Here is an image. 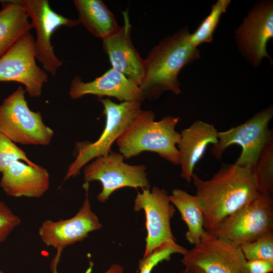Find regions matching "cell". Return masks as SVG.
Listing matches in <instances>:
<instances>
[{
	"mask_svg": "<svg viewBox=\"0 0 273 273\" xmlns=\"http://www.w3.org/2000/svg\"><path fill=\"white\" fill-rule=\"evenodd\" d=\"M192 180L203 212L204 229L207 231L215 228L259 193L252 170L235 164L221 167L208 180L194 173Z\"/></svg>",
	"mask_w": 273,
	"mask_h": 273,
	"instance_id": "6da1fadb",
	"label": "cell"
},
{
	"mask_svg": "<svg viewBox=\"0 0 273 273\" xmlns=\"http://www.w3.org/2000/svg\"><path fill=\"white\" fill-rule=\"evenodd\" d=\"M185 27L163 39L144 59V74L139 87L145 99L156 100L166 91L181 93L178 75L182 68L200 58Z\"/></svg>",
	"mask_w": 273,
	"mask_h": 273,
	"instance_id": "7a4b0ae2",
	"label": "cell"
},
{
	"mask_svg": "<svg viewBox=\"0 0 273 273\" xmlns=\"http://www.w3.org/2000/svg\"><path fill=\"white\" fill-rule=\"evenodd\" d=\"M180 120L168 115L155 121L153 112L142 110L116 141L119 153L128 159L149 151L173 165H179L177 144L180 134L175 127Z\"/></svg>",
	"mask_w": 273,
	"mask_h": 273,
	"instance_id": "3957f363",
	"label": "cell"
},
{
	"mask_svg": "<svg viewBox=\"0 0 273 273\" xmlns=\"http://www.w3.org/2000/svg\"><path fill=\"white\" fill-rule=\"evenodd\" d=\"M103 106L105 124L100 137L94 142L85 141L75 143V159L69 165L64 180L74 177L90 161L107 155L114 142L125 132L142 111L141 102L129 101L116 103L109 98L99 99Z\"/></svg>",
	"mask_w": 273,
	"mask_h": 273,
	"instance_id": "277c9868",
	"label": "cell"
},
{
	"mask_svg": "<svg viewBox=\"0 0 273 273\" xmlns=\"http://www.w3.org/2000/svg\"><path fill=\"white\" fill-rule=\"evenodd\" d=\"M25 93L19 85L0 105V132L15 144L48 146L54 131L44 124L39 111L30 109Z\"/></svg>",
	"mask_w": 273,
	"mask_h": 273,
	"instance_id": "5b68a950",
	"label": "cell"
},
{
	"mask_svg": "<svg viewBox=\"0 0 273 273\" xmlns=\"http://www.w3.org/2000/svg\"><path fill=\"white\" fill-rule=\"evenodd\" d=\"M208 232L238 246L273 232L271 196L259 192L244 207Z\"/></svg>",
	"mask_w": 273,
	"mask_h": 273,
	"instance_id": "8992f818",
	"label": "cell"
},
{
	"mask_svg": "<svg viewBox=\"0 0 273 273\" xmlns=\"http://www.w3.org/2000/svg\"><path fill=\"white\" fill-rule=\"evenodd\" d=\"M272 117L273 108L270 106L244 123L227 130L218 132V142L212 147V154L216 159H220L229 147L239 145L241 153L234 164L252 169L263 149L273 139L272 132L269 128Z\"/></svg>",
	"mask_w": 273,
	"mask_h": 273,
	"instance_id": "52a82bcc",
	"label": "cell"
},
{
	"mask_svg": "<svg viewBox=\"0 0 273 273\" xmlns=\"http://www.w3.org/2000/svg\"><path fill=\"white\" fill-rule=\"evenodd\" d=\"M120 153L111 152L94 159L83 168L84 181L101 183L102 189L97 198L104 203L115 191L124 187L149 189L147 167L144 164L130 165L124 162Z\"/></svg>",
	"mask_w": 273,
	"mask_h": 273,
	"instance_id": "ba28073f",
	"label": "cell"
},
{
	"mask_svg": "<svg viewBox=\"0 0 273 273\" xmlns=\"http://www.w3.org/2000/svg\"><path fill=\"white\" fill-rule=\"evenodd\" d=\"M36 60L35 39L28 32L0 58V82L21 83L30 97H39L48 76Z\"/></svg>",
	"mask_w": 273,
	"mask_h": 273,
	"instance_id": "9c48e42d",
	"label": "cell"
},
{
	"mask_svg": "<svg viewBox=\"0 0 273 273\" xmlns=\"http://www.w3.org/2000/svg\"><path fill=\"white\" fill-rule=\"evenodd\" d=\"M20 1L31 20L32 28L36 30V59L41 63L46 72L55 77L63 62L54 52L52 36L61 27H73L80 23L77 19H71L55 12L48 0Z\"/></svg>",
	"mask_w": 273,
	"mask_h": 273,
	"instance_id": "30bf717a",
	"label": "cell"
},
{
	"mask_svg": "<svg viewBox=\"0 0 273 273\" xmlns=\"http://www.w3.org/2000/svg\"><path fill=\"white\" fill-rule=\"evenodd\" d=\"M181 263L205 273H246L240 246L205 230L198 244L183 254Z\"/></svg>",
	"mask_w": 273,
	"mask_h": 273,
	"instance_id": "8fae6325",
	"label": "cell"
},
{
	"mask_svg": "<svg viewBox=\"0 0 273 273\" xmlns=\"http://www.w3.org/2000/svg\"><path fill=\"white\" fill-rule=\"evenodd\" d=\"M133 209L144 210L146 216L147 235L143 258L164 243L176 242L170 225L175 209L165 190L155 186L151 191L142 189L134 199Z\"/></svg>",
	"mask_w": 273,
	"mask_h": 273,
	"instance_id": "7c38bea8",
	"label": "cell"
},
{
	"mask_svg": "<svg viewBox=\"0 0 273 273\" xmlns=\"http://www.w3.org/2000/svg\"><path fill=\"white\" fill-rule=\"evenodd\" d=\"M85 198L78 212L73 217L58 221L46 220L38 229V235L47 246L58 251L56 258L59 259L61 251L66 247L84 240L89 233L99 230L102 225L92 209L88 197L89 184H83Z\"/></svg>",
	"mask_w": 273,
	"mask_h": 273,
	"instance_id": "4fadbf2b",
	"label": "cell"
},
{
	"mask_svg": "<svg viewBox=\"0 0 273 273\" xmlns=\"http://www.w3.org/2000/svg\"><path fill=\"white\" fill-rule=\"evenodd\" d=\"M272 37L273 3L263 1L253 7L236 30V41L242 55L256 67L264 57L271 60L266 47Z\"/></svg>",
	"mask_w": 273,
	"mask_h": 273,
	"instance_id": "5bb4252c",
	"label": "cell"
},
{
	"mask_svg": "<svg viewBox=\"0 0 273 273\" xmlns=\"http://www.w3.org/2000/svg\"><path fill=\"white\" fill-rule=\"evenodd\" d=\"M124 24L102 39V47L107 54L112 68L133 81L139 86L144 74V61L131 39V25L128 10L122 11Z\"/></svg>",
	"mask_w": 273,
	"mask_h": 273,
	"instance_id": "9a60e30c",
	"label": "cell"
},
{
	"mask_svg": "<svg viewBox=\"0 0 273 273\" xmlns=\"http://www.w3.org/2000/svg\"><path fill=\"white\" fill-rule=\"evenodd\" d=\"M69 95L72 99L93 95L99 98L113 97L121 102L145 100L136 84L112 68L89 82H84L80 76H75L71 82Z\"/></svg>",
	"mask_w": 273,
	"mask_h": 273,
	"instance_id": "2e32d148",
	"label": "cell"
},
{
	"mask_svg": "<svg viewBox=\"0 0 273 273\" xmlns=\"http://www.w3.org/2000/svg\"><path fill=\"white\" fill-rule=\"evenodd\" d=\"M0 186L13 197L40 198L50 187V175L45 168L17 161L2 173Z\"/></svg>",
	"mask_w": 273,
	"mask_h": 273,
	"instance_id": "e0dca14e",
	"label": "cell"
},
{
	"mask_svg": "<svg viewBox=\"0 0 273 273\" xmlns=\"http://www.w3.org/2000/svg\"><path fill=\"white\" fill-rule=\"evenodd\" d=\"M218 132L214 125L198 120L180 133V140L177 144L180 154V175L187 183L192 181L195 166L207 146L217 143Z\"/></svg>",
	"mask_w": 273,
	"mask_h": 273,
	"instance_id": "ac0fdd59",
	"label": "cell"
},
{
	"mask_svg": "<svg viewBox=\"0 0 273 273\" xmlns=\"http://www.w3.org/2000/svg\"><path fill=\"white\" fill-rule=\"evenodd\" d=\"M0 58L32 28L20 0L0 1Z\"/></svg>",
	"mask_w": 273,
	"mask_h": 273,
	"instance_id": "d6986e66",
	"label": "cell"
},
{
	"mask_svg": "<svg viewBox=\"0 0 273 273\" xmlns=\"http://www.w3.org/2000/svg\"><path fill=\"white\" fill-rule=\"evenodd\" d=\"M78 20L94 36L102 39L119 27L115 18L101 0H74Z\"/></svg>",
	"mask_w": 273,
	"mask_h": 273,
	"instance_id": "ffe728a7",
	"label": "cell"
},
{
	"mask_svg": "<svg viewBox=\"0 0 273 273\" xmlns=\"http://www.w3.org/2000/svg\"><path fill=\"white\" fill-rule=\"evenodd\" d=\"M169 199L179 212L182 220L188 227L186 240L191 244L197 245L205 230L203 226V212L197 196L184 190L175 189L169 196Z\"/></svg>",
	"mask_w": 273,
	"mask_h": 273,
	"instance_id": "44dd1931",
	"label": "cell"
},
{
	"mask_svg": "<svg viewBox=\"0 0 273 273\" xmlns=\"http://www.w3.org/2000/svg\"><path fill=\"white\" fill-rule=\"evenodd\" d=\"M252 170L258 192L270 196L273 192V139L263 149Z\"/></svg>",
	"mask_w": 273,
	"mask_h": 273,
	"instance_id": "7402d4cb",
	"label": "cell"
},
{
	"mask_svg": "<svg viewBox=\"0 0 273 273\" xmlns=\"http://www.w3.org/2000/svg\"><path fill=\"white\" fill-rule=\"evenodd\" d=\"M230 0H218L214 4L208 15L202 21L197 29L190 34L189 40L195 47L203 43H210L220 17L226 12Z\"/></svg>",
	"mask_w": 273,
	"mask_h": 273,
	"instance_id": "603a6c76",
	"label": "cell"
},
{
	"mask_svg": "<svg viewBox=\"0 0 273 273\" xmlns=\"http://www.w3.org/2000/svg\"><path fill=\"white\" fill-rule=\"evenodd\" d=\"M187 249L178 244L176 242L166 243L157 248L148 256L139 261L140 273H151L158 264L169 260L174 253L183 255Z\"/></svg>",
	"mask_w": 273,
	"mask_h": 273,
	"instance_id": "cb8c5ba5",
	"label": "cell"
},
{
	"mask_svg": "<svg viewBox=\"0 0 273 273\" xmlns=\"http://www.w3.org/2000/svg\"><path fill=\"white\" fill-rule=\"evenodd\" d=\"M246 260H266L273 261V232L256 240L240 246Z\"/></svg>",
	"mask_w": 273,
	"mask_h": 273,
	"instance_id": "d4e9b609",
	"label": "cell"
},
{
	"mask_svg": "<svg viewBox=\"0 0 273 273\" xmlns=\"http://www.w3.org/2000/svg\"><path fill=\"white\" fill-rule=\"evenodd\" d=\"M20 160L32 166L38 165L31 161L15 143L0 132V174L14 162Z\"/></svg>",
	"mask_w": 273,
	"mask_h": 273,
	"instance_id": "484cf974",
	"label": "cell"
},
{
	"mask_svg": "<svg viewBox=\"0 0 273 273\" xmlns=\"http://www.w3.org/2000/svg\"><path fill=\"white\" fill-rule=\"evenodd\" d=\"M20 223V218L0 201V243L5 241Z\"/></svg>",
	"mask_w": 273,
	"mask_h": 273,
	"instance_id": "4316f807",
	"label": "cell"
},
{
	"mask_svg": "<svg viewBox=\"0 0 273 273\" xmlns=\"http://www.w3.org/2000/svg\"><path fill=\"white\" fill-rule=\"evenodd\" d=\"M246 273H270L273 271V261L266 260H246Z\"/></svg>",
	"mask_w": 273,
	"mask_h": 273,
	"instance_id": "83f0119b",
	"label": "cell"
},
{
	"mask_svg": "<svg viewBox=\"0 0 273 273\" xmlns=\"http://www.w3.org/2000/svg\"><path fill=\"white\" fill-rule=\"evenodd\" d=\"M53 273H58L57 267H52ZM123 267L118 264H112L109 269L104 273H123Z\"/></svg>",
	"mask_w": 273,
	"mask_h": 273,
	"instance_id": "f1b7e54d",
	"label": "cell"
},
{
	"mask_svg": "<svg viewBox=\"0 0 273 273\" xmlns=\"http://www.w3.org/2000/svg\"><path fill=\"white\" fill-rule=\"evenodd\" d=\"M184 270L185 273H205L202 270L196 266H185Z\"/></svg>",
	"mask_w": 273,
	"mask_h": 273,
	"instance_id": "f546056e",
	"label": "cell"
},
{
	"mask_svg": "<svg viewBox=\"0 0 273 273\" xmlns=\"http://www.w3.org/2000/svg\"><path fill=\"white\" fill-rule=\"evenodd\" d=\"M0 273H5L4 271L0 270Z\"/></svg>",
	"mask_w": 273,
	"mask_h": 273,
	"instance_id": "4dcf8cb0",
	"label": "cell"
},
{
	"mask_svg": "<svg viewBox=\"0 0 273 273\" xmlns=\"http://www.w3.org/2000/svg\"><path fill=\"white\" fill-rule=\"evenodd\" d=\"M180 273H185V272L184 270H183Z\"/></svg>",
	"mask_w": 273,
	"mask_h": 273,
	"instance_id": "1f68e13d",
	"label": "cell"
}]
</instances>
